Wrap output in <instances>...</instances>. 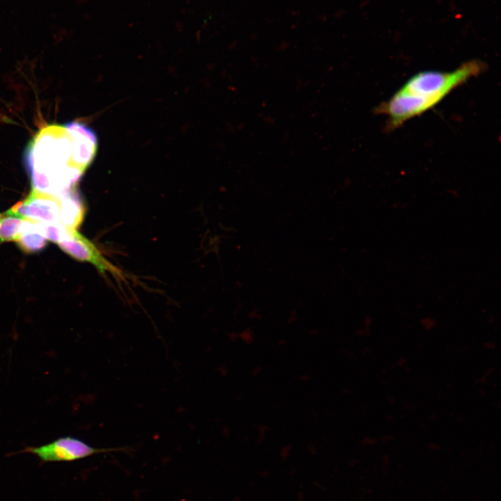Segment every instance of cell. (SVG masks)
<instances>
[{
	"mask_svg": "<svg viewBox=\"0 0 501 501\" xmlns=\"http://www.w3.org/2000/svg\"><path fill=\"white\" fill-rule=\"evenodd\" d=\"M8 211L24 218L42 223L61 222L58 197L33 189L23 200L16 203Z\"/></svg>",
	"mask_w": 501,
	"mask_h": 501,
	"instance_id": "cell-4",
	"label": "cell"
},
{
	"mask_svg": "<svg viewBox=\"0 0 501 501\" xmlns=\"http://www.w3.org/2000/svg\"><path fill=\"white\" fill-rule=\"evenodd\" d=\"M298 497H299L298 500L300 501V500H301L303 499V495L302 493H301V494L299 493V495H298Z\"/></svg>",
	"mask_w": 501,
	"mask_h": 501,
	"instance_id": "cell-12",
	"label": "cell"
},
{
	"mask_svg": "<svg viewBox=\"0 0 501 501\" xmlns=\"http://www.w3.org/2000/svg\"><path fill=\"white\" fill-rule=\"evenodd\" d=\"M0 217H1V215H0Z\"/></svg>",
	"mask_w": 501,
	"mask_h": 501,
	"instance_id": "cell-13",
	"label": "cell"
},
{
	"mask_svg": "<svg viewBox=\"0 0 501 501\" xmlns=\"http://www.w3.org/2000/svg\"><path fill=\"white\" fill-rule=\"evenodd\" d=\"M260 475L262 477H264V475H265V477H267L268 475H269V472L267 471V470H266V471H262Z\"/></svg>",
	"mask_w": 501,
	"mask_h": 501,
	"instance_id": "cell-11",
	"label": "cell"
},
{
	"mask_svg": "<svg viewBox=\"0 0 501 501\" xmlns=\"http://www.w3.org/2000/svg\"><path fill=\"white\" fill-rule=\"evenodd\" d=\"M60 221L71 230H77L84 216V206L76 187L58 196Z\"/></svg>",
	"mask_w": 501,
	"mask_h": 501,
	"instance_id": "cell-6",
	"label": "cell"
},
{
	"mask_svg": "<svg viewBox=\"0 0 501 501\" xmlns=\"http://www.w3.org/2000/svg\"><path fill=\"white\" fill-rule=\"evenodd\" d=\"M292 450V445H284L280 452V456L283 460H286L289 458L290 455V452Z\"/></svg>",
	"mask_w": 501,
	"mask_h": 501,
	"instance_id": "cell-10",
	"label": "cell"
},
{
	"mask_svg": "<svg viewBox=\"0 0 501 501\" xmlns=\"http://www.w3.org/2000/svg\"><path fill=\"white\" fill-rule=\"evenodd\" d=\"M24 219L8 211L1 215L0 241H17Z\"/></svg>",
	"mask_w": 501,
	"mask_h": 501,
	"instance_id": "cell-8",
	"label": "cell"
},
{
	"mask_svg": "<svg viewBox=\"0 0 501 501\" xmlns=\"http://www.w3.org/2000/svg\"><path fill=\"white\" fill-rule=\"evenodd\" d=\"M123 447L97 448L72 436L60 437L39 447H26L19 452L35 455L41 462H70L90 456L123 450Z\"/></svg>",
	"mask_w": 501,
	"mask_h": 501,
	"instance_id": "cell-3",
	"label": "cell"
},
{
	"mask_svg": "<svg viewBox=\"0 0 501 501\" xmlns=\"http://www.w3.org/2000/svg\"><path fill=\"white\" fill-rule=\"evenodd\" d=\"M42 230L47 240H50L57 244L69 237L74 230L67 228L61 222L42 223Z\"/></svg>",
	"mask_w": 501,
	"mask_h": 501,
	"instance_id": "cell-9",
	"label": "cell"
},
{
	"mask_svg": "<svg viewBox=\"0 0 501 501\" xmlns=\"http://www.w3.org/2000/svg\"><path fill=\"white\" fill-rule=\"evenodd\" d=\"M97 149L95 132L82 122L43 127L29 142L24 152L32 189L59 196L76 187Z\"/></svg>",
	"mask_w": 501,
	"mask_h": 501,
	"instance_id": "cell-1",
	"label": "cell"
},
{
	"mask_svg": "<svg viewBox=\"0 0 501 501\" xmlns=\"http://www.w3.org/2000/svg\"><path fill=\"white\" fill-rule=\"evenodd\" d=\"M58 246L72 257L93 264L102 273L109 271L120 276L100 253L96 246L77 230L72 231L69 237L58 244Z\"/></svg>",
	"mask_w": 501,
	"mask_h": 501,
	"instance_id": "cell-5",
	"label": "cell"
},
{
	"mask_svg": "<svg viewBox=\"0 0 501 501\" xmlns=\"http://www.w3.org/2000/svg\"><path fill=\"white\" fill-rule=\"evenodd\" d=\"M16 242L19 247L27 253L43 249L47 244V239L42 232V223L24 218Z\"/></svg>",
	"mask_w": 501,
	"mask_h": 501,
	"instance_id": "cell-7",
	"label": "cell"
},
{
	"mask_svg": "<svg viewBox=\"0 0 501 501\" xmlns=\"http://www.w3.org/2000/svg\"><path fill=\"white\" fill-rule=\"evenodd\" d=\"M485 67L483 61L472 60L452 71L418 72L380 104L376 111L388 117L389 129L397 128L436 106L454 90L483 72Z\"/></svg>",
	"mask_w": 501,
	"mask_h": 501,
	"instance_id": "cell-2",
	"label": "cell"
}]
</instances>
